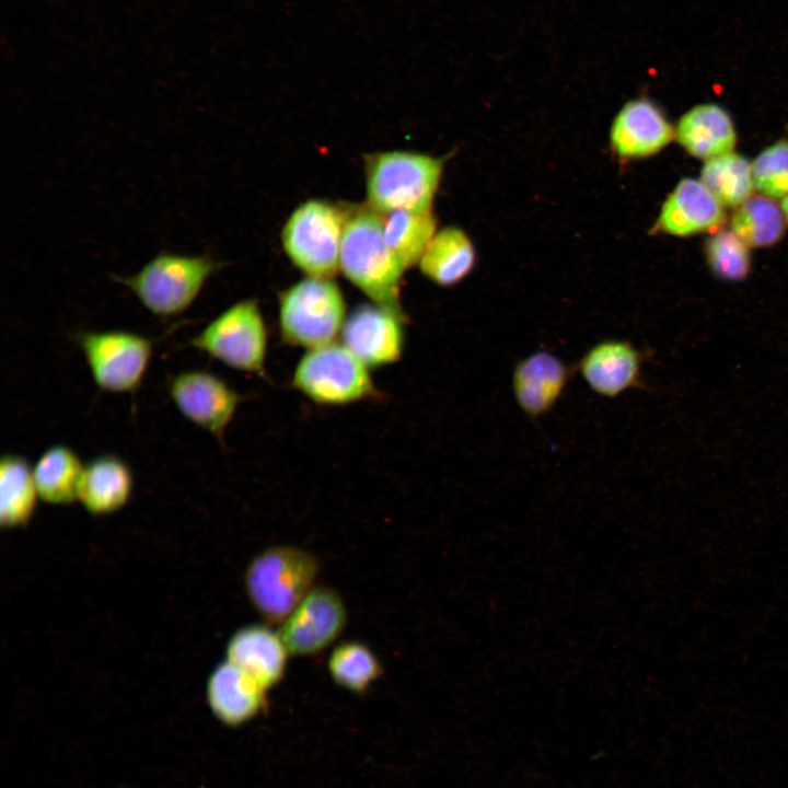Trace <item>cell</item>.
<instances>
[{"label": "cell", "mask_w": 788, "mask_h": 788, "mask_svg": "<svg viewBox=\"0 0 788 788\" xmlns=\"http://www.w3.org/2000/svg\"><path fill=\"white\" fill-rule=\"evenodd\" d=\"M266 692L228 660L212 669L206 684L210 708L220 720L229 725H239L256 716L266 703Z\"/></svg>", "instance_id": "obj_18"}, {"label": "cell", "mask_w": 788, "mask_h": 788, "mask_svg": "<svg viewBox=\"0 0 788 788\" xmlns=\"http://www.w3.org/2000/svg\"><path fill=\"white\" fill-rule=\"evenodd\" d=\"M84 464L68 445L47 448L33 466V475L42 500L50 505H69L78 500Z\"/></svg>", "instance_id": "obj_23"}, {"label": "cell", "mask_w": 788, "mask_h": 788, "mask_svg": "<svg viewBox=\"0 0 788 788\" xmlns=\"http://www.w3.org/2000/svg\"><path fill=\"white\" fill-rule=\"evenodd\" d=\"M569 369L556 355L537 350L520 360L512 372V393L519 408L531 418L549 413L560 399Z\"/></svg>", "instance_id": "obj_14"}, {"label": "cell", "mask_w": 788, "mask_h": 788, "mask_svg": "<svg viewBox=\"0 0 788 788\" xmlns=\"http://www.w3.org/2000/svg\"><path fill=\"white\" fill-rule=\"evenodd\" d=\"M725 218L721 202L700 181L684 178L664 201L657 228L671 235L687 236L714 230Z\"/></svg>", "instance_id": "obj_17"}, {"label": "cell", "mask_w": 788, "mask_h": 788, "mask_svg": "<svg viewBox=\"0 0 788 788\" xmlns=\"http://www.w3.org/2000/svg\"><path fill=\"white\" fill-rule=\"evenodd\" d=\"M291 383L310 401L325 406L349 405L378 394L370 369L337 341L306 350Z\"/></svg>", "instance_id": "obj_7"}, {"label": "cell", "mask_w": 788, "mask_h": 788, "mask_svg": "<svg viewBox=\"0 0 788 788\" xmlns=\"http://www.w3.org/2000/svg\"><path fill=\"white\" fill-rule=\"evenodd\" d=\"M675 136L691 155L706 160L731 152L737 140L730 116L715 104L697 105L684 114Z\"/></svg>", "instance_id": "obj_20"}, {"label": "cell", "mask_w": 788, "mask_h": 788, "mask_svg": "<svg viewBox=\"0 0 788 788\" xmlns=\"http://www.w3.org/2000/svg\"><path fill=\"white\" fill-rule=\"evenodd\" d=\"M327 670L333 682L352 693H366L384 673L383 665L364 642L343 641L331 652Z\"/></svg>", "instance_id": "obj_25"}, {"label": "cell", "mask_w": 788, "mask_h": 788, "mask_svg": "<svg viewBox=\"0 0 788 788\" xmlns=\"http://www.w3.org/2000/svg\"><path fill=\"white\" fill-rule=\"evenodd\" d=\"M222 263L205 255L159 252L140 270L127 277L113 276L151 314L172 318L185 313L197 300Z\"/></svg>", "instance_id": "obj_3"}, {"label": "cell", "mask_w": 788, "mask_h": 788, "mask_svg": "<svg viewBox=\"0 0 788 788\" xmlns=\"http://www.w3.org/2000/svg\"><path fill=\"white\" fill-rule=\"evenodd\" d=\"M754 187L767 198L788 195V141L781 140L761 152L752 163Z\"/></svg>", "instance_id": "obj_29"}, {"label": "cell", "mask_w": 788, "mask_h": 788, "mask_svg": "<svg viewBox=\"0 0 788 788\" xmlns=\"http://www.w3.org/2000/svg\"><path fill=\"white\" fill-rule=\"evenodd\" d=\"M73 340L100 390L121 394L139 389L152 357V339L124 329H88L74 333Z\"/></svg>", "instance_id": "obj_9"}, {"label": "cell", "mask_w": 788, "mask_h": 788, "mask_svg": "<svg viewBox=\"0 0 788 788\" xmlns=\"http://www.w3.org/2000/svg\"><path fill=\"white\" fill-rule=\"evenodd\" d=\"M33 467L22 455L4 453L0 460V524L3 529L26 525L38 500Z\"/></svg>", "instance_id": "obj_22"}, {"label": "cell", "mask_w": 788, "mask_h": 788, "mask_svg": "<svg viewBox=\"0 0 788 788\" xmlns=\"http://www.w3.org/2000/svg\"><path fill=\"white\" fill-rule=\"evenodd\" d=\"M169 395L188 421L221 444L244 396L219 375L200 369L181 371L169 379Z\"/></svg>", "instance_id": "obj_10"}, {"label": "cell", "mask_w": 788, "mask_h": 788, "mask_svg": "<svg viewBox=\"0 0 788 788\" xmlns=\"http://www.w3.org/2000/svg\"><path fill=\"white\" fill-rule=\"evenodd\" d=\"M731 228L748 245H772L783 235L784 212L765 196L750 197L738 206L732 216Z\"/></svg>", "instance_id": "obj_27"}, {"label": "cell", "mask_w": 788, "mask_h": 788, "mask_svg": "<svg viewBox=\"0 0 788 788\" xmlns=\"http://www.w3.org/2000/svg\"><path fill=\"white\" fill-rule=\"evenodd\" d=\"M346 623L347 607L339 592L314 586L281 623L279 634L290 656L309 657L329 647Z\"/></svg>", "instance_id": "obj_11"}, {"label": "cell", "mask_w": 788, "mask_h": 788, "mask_svg": "<svg viewBox=\"0 0 788 788\" xmlns=\"http://www.w3.org/2000/svg\"><path fill=\"white\" fill-rule=\"evenodd\" d=\"M476 254L467 234L455 227L434 234L418 265L430 281L451 287L462 281L474 268Z\"/></svg>", "instance_id": "obj_21"}, {"label": "cell", "mask_w": 788, "mask_h": 788, "mask_svg": "<svg viewBox=\"0 0 788 788\" xmlns=\"http://www.w3.org/2000/svg\"><path fill=\"white\" fill-rule=\"evenodd\" d=\"M132 488L134 476L127 463L117 455L102 454L84 465L78 500L91 514H111L127 505Z\"/></svg>", "instance_id": "obj_19"}, {"label": "cell", "mask_w": 788, "mask_h": 788, "mask_svg": "<svg viewBox=\"0 0 788 788\" xmlns=\"http://www.w3.org/2000/svg\"><path fill=\"white\" fill-rule=\"evenodd\" d=\"M673 136V128L660 108L642 97L628 101L616 114L610 144L621 159H641L662 150Z\"/></svg>", "instance_id": "obj_13"}, {"label": "cell", "mask_w": 788, "mask_h": 788, "mask_svg": "<svg viewBox=\"0 0 788 788\" xmlns=\"http://www.w3.org/2000/svg\"><path fill=\"white\" fill-rule=\"evenodd\" d=\"M289 652L279 634L265 624H248L236 629L225 647V660L233 663L264 690L283 677Z\"/></svg>", "instance_id": "obj_15"}, {"label": "cell", "mask_w": 788, "mask_h": 788, "mask_svg": "<svg viewBox=\"0 0 788 788\" xmlns=\"http://www.w3.org/2000/svg\"><path fill=\"white\" fill-rule=\"evenodd\" d=\"M346 215L329 202L309 200L289 217L281 233L283 248L308 277L331 279L337 274Z\"/></svg>", "instance_id": "obj_8"}, {"label": "cell", "mask_w": 788, "mask_h": 788, "mask_svg": "<svg viewBox=\"0 0 788 788\" xmlns=\"http://www.w3.org/2000/svg\"><path fill=\"white\" fill-rule=\"evenodd\" d=\"M700 182L721 205L740 206L750 198L754 187L752 165L745 158L731 151L707 160Z\"/></svg>", "instance_id": "obj_26"}, {"label": "cell", "mask_w": 788, "mask_h": 788, "mask_svg": "<svg viewBox=\"0 0 788 788\" xmlns=\"http://www.w3.org/2000/svg\"><path fill=\"white\" fill-rule=\"evenodd\" d=\"M403 313L380 304H363L347 316L340 343L369 369L393 364L405 345Z\"/></svg>", "instance_id": "obj_12"}, {"label": "cell", "mask_w": 788, "mask_h": 788, "mask_svg": "<svg viewBox=\"0 0 788 788\" xmlns=\"http://www.w3.org/2000/svg\"><path fill=\"white\" fill-rule=\"evenodd\" d=\"M578 368L588 386L602 397L614 398L640 385V354L627 340L594 344L580 358Z\"/></svg>", "instance_id": "obj_16"}, {"label": "cell", "mask_w": 788, "mask_h": 788, "mask_svg": "<svg viewBox=\"0 0 788 788\" xmlns=\"http://www.w3.org/2000/svg\"><path fill=\"white\" fill-rule=\"evenodd\" d=\"M444 160L428 154L386 151L366 158L368 207L384 215L396 210L430 211Z\"/></svg>", "instance_id": "obj_4"}, {"label": "cell", "mask_w": 788, "mask_h": 788, "mask_svg": "<svg viewBox=\"0 0 788 788\" xmlns=\"http://www.w3.org/2000/svg\"><path fill=\"white\" fill-rule=\"evenodd\" d=\"M346 318L344 294L329 278L306 277L279 294V333L290 346L310 350L335 343Z\"/></svg>", "instance_id": "obj_5"}, {"label": "cell", "mask_w": 788, "mask_h": 788, "mask_svg": "<svg viewBox=\"0 0 788 788\" xmlns=\"http://www.w3.org/2000/svg\"><path fill=\"white\" fill-rule=\"evenodd\" d=\"M340 269L373 303L404 314L399 286L406 269L385 242L381 213L368 206L346 215Z\"/></svg>", "instance_id": "obj_1"}, {"label": "cell", "mask_w": 788, "mask_h": 788, "mask_svg": "<svg viewBox=\"0 0 788 788\" xmlns=\"http://www.w3.org/2000/svg\"><path fill=\"white\" fill-rule=\"evenodd\" d=\"M781 209H783L784 215L788 218V195L786 197H784V200L781 204Z\"/></svg>", "instance_id": "obj_30"}, {"label": "cell", "mask_w": 788, "mask_h": 788, "mask_svg": "<svg viewBox=\"0 0 788 788\" xmlns=\"http://www.w3.org/2000/svg\"><path fill=\"white\" fill-rule=\"evenodd\" d=\"M188 346L231 369L266 376L268 331L254 299L228 306L190 338Z\"/></svg>", "instance_id": "obj_6"}, {"label": "cell", "mask_w": 788, "mask_h": 788, "mask_svg": "<svg viewBox=\"0 0 788 788\" xmlns=\"http://www.w3.org/2000/svg\"><path fill=\"white\" fill-rule=\"evenodd\" d=\"M381 216L385 242L403 267L418 264L437 233L432 211L396 210Z\"/></svg>", "instance_id": "obj_24"}, {"label": "cell", "mask_w": 788, "mask_h": 788, "mask_svg": "<svg viewBox=\"0 0 788 788\" xmlns=\"http://www.w3.org/2000/svg\"><path fill=\"white\" fill-rule=\"evenodd\" d=\"M320 569L313 553L296 545H273L248 563L245 592L267 623L281 624L315 586Z\"/></svg>", "instance_id": "obj_2"}, {"label": "cell", "mask_w": 788, "mask_h": 788, "mask_svg": "<svg viewBox=\"0 0 788 788\" xmlns=\"http://www.w3.org/2000/svg\"><path fill=\"white\" fill-rule=\"evenodd\" d=\"M706 254L710 268L721 279L738 281L749 274L748 244L733 231L715 233L707 242Z\"/></svg>", "instance_id": "obj_28"}]
</instances>
